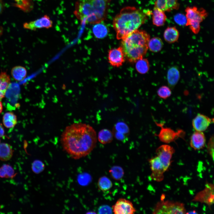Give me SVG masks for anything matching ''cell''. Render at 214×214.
<instances>
[{
  "mask_svg": "<svg viewBox=\"0 0 214 214\" xmlns=\"http://www.w3.org/2000/svg\"><path fill=\"white\" fill-rule=\"evenodd\" d=\"M60 141L64 151L72 158L78 159L89 155L95 148L97 134L89 125L74 123L66 127Z\"/></svg>",
  "mask_w": 214,
  "mask_h": 214,
  "instance_id": "6da1fadb",
  "label": "cell"
},
{
  "mask_svg": "<svg viewBox=\"0 0 214 214\" xmlns=\"http://www.w3.org/2000/svg\"><path fill=\"white\" fill-rule=\"evenodd\" d=\"M147 14L134 7L123 8L114 18L113 26L117 38L122 39L138 30L147 19Z\"/></svg>",
  "mask_w": 214,
  "mask_h": 214,
  "instance_id": "7a4b0ae2",
  "label": "cell"
},
{
  "mask_svg": "<svg viewBox=\"0 0 214 214\" xmlns=\"http://www.w3.org/2000/svg\"><path fill=\"white\" fill-rule=\"evenodd\" d=\"M150 36L146 32L137 30L122 39L121 46L125 57L129 62L142 58L148 49Z\"/></svg>",
  "mask_w": 214,
  "mask_h": 214,
  "instance_id": "3957f363",
  "label": "cell"
},
{
  "mask_svg": "<svg viewBox=\"0 0 214 214\" xmlns=\"http://www.w3.org/2000/svg\"><path fill=\"white\" fill-rule=\"evenodd\" d=\"M111 0H81L80 11L85 23L95 24L106 18Z\"/></svg>",
  "mask_w": 214,
  "mask_h": 214,
  "instance_id": "277c9868",
  "label": "cell"
},
{
  "mask_svg": "<svg viewBox=\"0 0 214 214\" xmlns=\"http://www.w3.org/2000/svg\"><path fill=\"white\" fill-rule=\"evenodd\" d=\"M187 19L186 26H189L195 34L199 31L200 23L207 17V13L202 8L198 9L196 7H187L185 9Z\"/></svg>",
  "mask_w": 214,
  "mask_h": 214,
  "instance_id": "5b68a950",
  "label": "cell"
},
{
  "mask_svg": "<svg viewBox=\"0 0 214 214\" xmlns=\"http://www.w3.org/2000/svg\"><path fill=\"white\" fill-rule=\"evenodd\" d=\"M152 213L185 214L186 209L183 203L170 201L161 200L155 206Z\"/></svg>",
  "mask_w": 214,
  "mask_h": 214,
  "instance_id": "8992f818",
  "label": "cell"
},
{
  "mask_svg": "<svg viewBox=\"0 0 214 214\" xmlns=\"http://www.w3.org/2000/svg\"><path fill=\"white\" fill-rule=\"evenodd\" d=\"M155 123L157 126L160 127L159 133L157 135L162 142L169 143L174 141L179 138L184 139L185 132L183 130L179 129L176 131H175L170 128L163 127L161 123Z\"/></svg>",
  "mask_w": 214,
  "mask_h": 214,
  "instance_id": "52a82bcc",
  "label": "cell"
},
{
  "mask_svg": "<svg viewBox=\"0 0 214 214\" xmlns=\"http://www.w3.org/2000/svg\"><path fill=\"white\" fill-rule=\"evenodd\" d=\"M214 200V185L207 182L204 189L198 193L192 201L204 203L210 206L213 204Z\"/></svg>",
  "mask_w": 214,
  "mask_h": 214,
  "instance_id": "ba28073f",
  "label": "cell"
},
{
  "mask_svg": "<svg viewBox=\"0 0 214 214\" xmlns=\"http://www.w3.org/2000/svg\"><path fill=\"white\" fill-rule=\"evenodd\" d=\"M174 152L173 147L167 144L161 145L156 150L157 156L166 171L170 164L171 160Z\"/></svg>",
  "mask_w": 214,
  "mask_h": 214,
  "instance_id": "9c48e42d",
  "label": "cell"
},
{
  "mask_svg": "<svg viewBox=\"0 0 214 214\" xmlns=\"http://www.w3.org/2000/svg\"><path fill=\"white\" fill-rule=\"evenodd\" d=\"M149 162L152 172L150 176L151 178L158 182L162 181L164 178L163 174L166 170L158 158L157 156L152 158Z\"/></svg>",
  "mask_w": 214,
  "mask_h": 214,
  "instance_id": "30bf717a",
  "label": "cell"
},
{
  "mask_svg": "<svg viewBox=\"0 0 214 214\" xmlns=\"http://www.w3.org/2000/svg\"><path fill=\"white\" fill-rule=\"evenodd\" d=\"M112 210L115 214H132L136 211L132 202L124 198L118 199L112 206Z\"/></svg>",
  "mask_w": 214,
  "mask_h": 214,
  "instance_id": "8fae6325",
  "label": "cell"
},
{
  "mask_svg": "<svg viewBox=\"0 0 214 214\" xmlns=\"http://www.w3.org/2000/svg\"><path fill=\"white\" fill-rule=\"evenodd\" d=\"M52 26V21L49 17L46 15L35 20L26 22L23 25L25 29L32 30L42 28L48 29L51 27Z\"/></svg>",
  "mask_w": 214,
  "mask_h": 214,
  "instance_id": "7c38bea8",
  "label": "cell"
},
{
  "mask_svg": "<svg viewBox=\"0 0 214 214\" xmlns=\"http://www.w3.org/2000/svg\"><path fill=\"white\" fill-rule=\"evenodd\" d=\"M108 58L109 62L112 66L118 67L122 66L125 62V57L121 47L110 50Z\"/></svg>",
  "mask_w": 214,
  "mask_h": 214,
  "instance_id": "4fadbf2b",
  "label": "cell"
},
{
  "mask_svg": "<svg viewBox=\"0 0 214 214\" xmlns=\"http://www.w3.org/2000/svg\"><path fill=\"white\" fill-rule=\"evenodd\" d=\"M213 119L201 114H198L192 121V125L196 131L203 132L213 122Z\"/></svg>",
  "mask_w": 214,
  "mask_h": 214,
  "instance_id": "5bb4252c",
  "label": "cell"
},
{
  "mask_svg": "<svg viewBox=\"0 0 214 214\" xmlns=\"http://www.w3.org/2000/svg\"><path fill=\"white\" fill-rule=\"evenodd\" d=\"M206 141V138L203 133L196 131L191 136L190 145L194 150H200L204 147Z\"/></svg>",
  "mask_w": 214,
  "mask_h": 214,
  "instance_id": "9a60e30c",
  "label": "cell"
},
{
  "mask_svg": "<svg viewBox=\"0 0 214 214\" xmlns=\"http://www.w3.org/2000/svg\"><path fill=\"white\" fill-rule=\"evenodd\" d=\"M180 73L178 68L176 66H172L168 70L167 79L169 86L173 88L177 83L180 78Z\"/></svg>",
  "mask_w": 214,
  "mask_h": 214,
  "instance_id": "2e32d148",
  "label": "cell"
},
{
  "mask_svg": "<svg viewBox=\"0 0 214 214\" xmlns=\"http://www.w3.org/2000/svg\"><path fill=\"white\" fill-rule=\"evenodd\" d=\"M179 33L178 30L174 27H168L165 30L163 34L165 40L168 43H172L178 40Z\"/></svg>",
  "mask_w": 214,
  "mask_h": 214,
  "instance_id": "e0dca14e",
  "label": "cell"
},
{
  "mask_svg": "<svg viewBox=\"0 0 214 214\" xmlns=\"http://www.w3.org/2000/svg\"><path fill=\"white\" fill-rule=\"evenodd\" d=\"M152 22L156 26H163L165 23L166 16L164 11L154 7L152 12Z\"/></svg>",
  "mask_w": 214,
  "mask_h": 214,
  "instance_id": "ac0fdd59",
  "label": "cell"
},
{
  "mask_svg": "<svg viewBox=\"0 0 214 214\" xmlns=\"http://www.w3.org/2000/svg\"><path fill=\"white\" fill-rule=\"evenodd\" d=\"M13 150L11 146L6 143H0V160L6 161L12 157Z\"/></svg>",
  "mask_w": 214,
  "mask_h": 214,
  "instance_id": "d6986e66",
  "label": "cell"
},
{
  "mask_svg": "<svg viewBox=\"0 0 214 214\" xmlns=\"http://www.w3.org/2000/svg\"><path fill=\"white\" fill-rule=\"evenodd\" d=\"M11 73L12 77L15 80L21 81L26 78L27 71L25 67L21 66H17L12 68Z\"/></svg>",
  "mask_w": 214,
  "mask_h": 214,
  "instance_id": "ffe728a7",
  "label": "cell"
},
{
  "mask_svg": "<svg viewBox=\"0 0 214 214\" xmlns=\"http://www.w3.org/2000/svg\"><path fill=\"white\" fill-rule=\"evenodd\" d=\"M2 122L4 126L8 128H13L17 123L16 115L12 112H7L4 115Z\"/></svg>",
  "mask_w": 214,
  "mask_h": 214,
  "instance_id": "44dd1931",
  "label": "cell"
},
{
  "mask_svg": "<svg viewBox=\"0 0 214 214\" xmlns=\"http://www.w3.org/2000/svg\"><path fill=\"white\" fill-rule=\"evenodd\" d=\"M92 32L96 37L100 39L106 37L108 31L107 26L100 22L95 24L93 27Z\"/></svg>",
  "mask_w": 214,
  "mask_h": 214,
  "instance_id": "7402d4cb",
  "label": "cell"
},
{
  "mask_svg": "<svg viewBox=\"0 0 214 214\" xmlns=\"http://www.w3.org/2000/svg\"><path fill=\"white\" fill-rule=\"evenodd\" d=\"M113 135L109 130L104 129L100 130L98 135V139L101 143L106 144L110 143L113 140Z\"/></svg>",
  "mask_w": 214,
  "mask_h": 214,
  "instance_id": "603a6c76",
  "label": "cell"
},
{
  "mask_svg": "<svg viewBox=\"0 0 214 214\" xmlns=\"http://www.w3.org/2000/svg\"><path fill=\"white\" fill-rule=\"evenodd\" d=\"M163 43L158 37H154L150 39L148 44V48L153 52L160 51L163 46Z\"/></svg>",
  "mask_w": 214,
  "mask_h": 214,
  "instance_id": "cb8c5ba5",
  "label": "cell"
},
{
  "mask_svg": "<svg viewBox=\"0 0 214 214\" xmlns=\"http://www.w3.org/2000/svg\"><path fill=\"white\" fill-rule=\"evenodd\" d=\"M136 62V68L139 73L144 74L148 72L150 65L147 59L142 58L137 60Z\"/></svg>",
  "mask_w": 214,
  "mask_h": 214,
  "instance_id": "d4e9b609",
  "label": "cell"
},
{
  "mask_svg": "<svg viewBox=\"0 0 214 214\" xmlns=\"http://www.w3.org/2000/svg\"><path fill=\"white\" fill-rule=\"evenodd\" d=\"M113 132L117 133L128 137L130 133V130L128 126L125 123L119 122L115 125Z\"/></svg>",
  "mask_w": 214,
  "mask_h": 214,
  "instance_id": "484cf974",
  "label": "cell"
},
{
  "mask_svg": "<svg viewBox=\"0 0 214 214\" xmlns=\"http://www.w3.org/2000/svg\"><path fill=\"white\" fill-rule=\"evenodd\" d=\"M10 81L9 75L6 72H1L0 73V90L6 93Z\"/></svg>",
  "mask_w": 214,
  "mask_h": 214,
  "instance_id": "4316f807",
  "label": "cell"
},
{
  "mask_svg": "<svg viewBox=\"0 0 214 214\" xmlns=\"http://www.w3.org/2000/svg\"><path fill=\"white\" fill-rule=\"evenodd\" d=\"M111 180L107 177L103 176L98 180L97 185L99 189L103 191H105L110 189L112 186Z\"/></svg>",
  "mask_w": 214,
  "mask_h": 214,
  "instance_id": "83f0119b",
  "label": "cell"
},
{
  "mask_svg": "<svg viewBox=\"0 0 214 214\" xmlns=\"http://www.w3.org/2000/svg\"><path fill=\"white\" fill-rule=\"evenodd\" d=\"M111 177L116 180H119L123 177L124 171L122 168L118 166L112 167L109 171Z\"/></svg>",
  "mask_w": 214,
  "mask_h": 214,
  "instance_id": "f1b7e54d",
  "label": "cell"
},
{
  "mask_svg": "<svg viewBox=\"0 0 214 214\" xmlns=\"http://www.w3.org/2000/svg\"><path fill=\"white\" fill-rule=\"evenodd\" d=\"M157 94L160 98L166 99L171 95V92L169 87L163 86L160 87L157 91Z\"/></svg>",
  "mask_w": 214,
  "mask_h": 214,
  "instance_id": "f546056e",
  "label": "cell"
},
{
  "mask_svg": "<svg viewBox=\"0 0 214 214\" xmlns=\"http://www.w3.org/2000/svg\"><path fill=\"white\" fill-rule=\"evenodd\" d=\"M44 169V164L40 160H35L32 164V170L33 171L35 174H38L41 172L43 171Z\"/></svg>",
  "mask_w": 214,
  "mask_h": 214,
  "instance_id": "4dcf8cb0",
  "label": "cell"
},
{
  "mask_svg": "<svg viewBox=\"0 0 214 214\" xmlns=\"http://www.w3.org/2000/svg\"><path fill=\"white\" fill-rule=\"evenodd\" d=\"M1 167L4 170L6 175V178H13L16 174L13 169L10 165L4 164Z\"/></svg>",
  "mask_w": 214,
  "mask_h": 214,
  "instance_id": "1f68e13d",
  "label": "cell"
},
{
  "mask_svg": "<svg viewBox=\"0 0 214 214\" xmlns=\"http://www.w3.org/2000/svg\"><path fill=\"white\" fill-rule=\"evenodd\" d=\"M155 7L164 12L169 11L167 0H156Z\"/></svg>",
  "mask_w": 214,
  "mask_h": 214,
  "instance_id": "d6a6232c",
  "label": "cell"
},
{
  "mask_svg": "<svg viewBox=\"0 0 214 214\" xmlns=\"http://www.w3.org/2000/svg\"><path fill=\"white\" fill-rule=\"evenodd\" d=\"M174 20L177 23L181 26L186 25L187 23L186 16L181 13L176 15L174 16Z\"/></svg>",
  "mask_w": 214,
  "mask_h": 214,
  "instance_id": "836d02e7",
  "label": "cell"
},
{
  "mask_svg": "<svg viewBox=\"0 0 214 214\" xmlns=\"http://www.w3.org/2000/svg\"><path fill=\"white\" fill-rule=\"evenodd\" d=\"M207 150L209 155L212 157L213 160H214V138L212 136L208 142Z\"/></svg>",
  "mask_w": 214,
  "mask_h": 214,
  "instance_id": "e575fe53",
  "label": "cell"
},
{
  "mask_svg": "<svg viewBox=\"0 0 214 214\" xmlns=\"http://www.w3.org/2000/svg\"><path fill=\"white\" fill-rule=\"evenodd\" d=\"M169 11L173 10H177L179 7L177 0H167Z\"/></svg>",
  "mask_w": 214,
  "mask_h": 214,
  "instance_id": "d590c367",
  "label": "cell"
},
{
  "mask_svg": "<svg viewBox=\"0 0 214 214\" xmlns=\"http://www.w3.org/2000/svg\"><path fill=\"white\" fill-rule=\"evenodd\" d=\"M112 211V209L107 205H103L99 207L98 210L99 213L100 214L111 213Z\"/></svg>",
  "mask_w": 214,
  "mask_h": 214,
  "instance_id": "8d00e7d4",
  "label": "cell"
},
{
  "mask_svg": "<svg viewBox=\"0 0 214 214\" xmlns=\"http://www.w3.org/2000/svg\"><path fill=\"white\" fill-rule=\"evenodd\" d=\"M0 177L3 178H6V174L5 173L4 169L2 167L0 168Z\"/></svg>",
  "mask_w": 214,
  "mask_h": 214,
  "instance_id": "74e56055",
  "label": "cell"
},
{
  "mask_svg": "<svg viewBox=\"0 0 214 214\" xmlns=\"http://www.w3.org/2000/svg\"><path fill=\"white\" fill-rule=\"evenodd\" d=\"M4 130L1 123H0V137H2L4 135Z\"/></svg>",
  "mask_w": 214,
  "mask_h": 214,
  "instance_id": "f35d334b",
  "label": "cell"
},
{
  "mask_svg": "<svg viewBox=\"0 0 214 214\" xmlns=\"http://www.w3.org/2000/svg\"><path fill=\"white\" fill-rule=\"evenodd\" d=\"M4 7V3L2 0H0V14L2 12Z\"/></svg>",
  "mask_w": 214,
  "mask_h": 214,
  "instance_id": "ab89813d",
  "label": "cell"
},
{
  "mask_svg": "<svg viewBox=\"0 0 214 214\" xmlns=\"http://www.w3.org/2000/svg\"><path fill=\"white\" fill-rule=\"evenodd\" d=\"M5 93L0 90V100L5 97Z\"/></svg>",
  "mask_w": 214,
  "mask_h": 214,
  "instance_id": "60d3db41",
  "label": "cell"
},
{
  "mask_svg": "<svg viewBox=\"0 0 214 214\" xmlns=\"http://www.w3.org/2000/svg\"><path fill=\"white\" fill-rule=\"evenodd\" d=\"M3 110V105L0 100V114L1 113Z\"/></svg>",
  "mask_w": 214,
  "mask_h": 214,
  "instance_id": "b9f144b4",
  "label": "cell"
},
{
  "mask_svg": "<svg viewBox=\"0 0 214 214\" xmlns=\"http://www.w3.org/2000/svg\"><path fill=\"white\" fill-rule=\"evenodd\" d=\"M3 32V29L2 27L0 26V38Z\"/></svg>",
  "mask_w": 214,
  "mask_h": 214,
  "instance_id": "7bdbcfd3",
  "label": "cell"
},
{
  "mask_svg": "<svg viewBox=\"0 0 214 214\" xmlns=\"http://www.w3.org/2000/svg\"></svg>",
  "mask_w": 214,
  "mask_h": 214,
  "instance_id": "ee69618b",
  "label": "cell"
}]
</instances>
